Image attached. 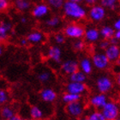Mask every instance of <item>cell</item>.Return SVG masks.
Wrapping results in <instances>:
<instances>
[{
  "label": "cell",
  "mask_w": 120,
  "mask_h": 120,
  "mask_svg": "<svg viewBox=\"0 0 120 120\" xmlns=\"http://www.w3.org/2000/svg\"><path fill=\"white\" fill-rule=\"evenodd\" d=\"M65 17L72 22H79L84 20L88 16V10L82 4H77L66 0L62 9Z\"/></svg>",
  "instance_id": "obj_1"
},
{
  "label": "cell",
  "mask_w": 120,
  "mask_h": 120,
  "mask_svg": "<svg viewBox=\"0 0 120 120\" xmlns=\"http://www.w3.org/2000/svg\"><path fill=\"white\" fill-rule=\"evenodd\" d=\"M85 29L86 28L82 24L76 22H72L70 23H68L64 28L63 33L64 34L66 38H69L71 40H78L84 37Z\"/></svg>",
  "instance_id": "obj_2"
},
{
  "label": "cell",
  "mask_w": 120,
  "mask_h": 120,
  "mask_svg": "<svg viewBox=\"0 0 120 120\" xmlns=\"http://www.w3.org/2000/svg\"><path fill=\"white\" fill-rule=\"evenodd\" d=\"M94 86L98 93H102L106 94L113 89L114 82L111 76L108 75H102L96 78Z\"/></svg>",
  "instance_id": "obj_3"
},
{
  "label": "cell",
  "mask_w": 120,
  "mask_h": 120,
  "mask_svg": "<svg viewBox=\"0 0 120 120\" xmlns=\"http://www.w3.org/2000/svg\"><path fill=\"white\" fill-rule=\"evenodd\" d=\"M106 10H107L105 9L100 4L92 5V6H90L89 10H88V17L93 22H101L106 17V14H107Z\"/></svg>",
  "instance_id": "obj_4"
},
{
  "label": "cell",
  "mask_w": 120,
  "mask_h": 120,
  "mask_svg": "<svg viewBox=\"0 0 120 120\" xmlns=\"http://www.w3.org/2000/svg\"><path fill=\"white\" fill-rule=\"evenodd\" d=\"M92 62L94 68L98 70H105L110 67V60L104 51H97L92 56Z\"/></svg>",
  "instance_id": "obj_5"
},
{
  "label": "cell",
  "mask_w": 120,
  "mask_h": 120,
  "mask_svg": "<svg viewBox=\"0 0 120 120\" xmlns=\"http://www.w3.org/2000/svg\"><path fill=\"white\" fill-rule=\"evenodd\" d=\"M65 111L70 118H75V119L80 118L85 112V105L82 101L78 100V101L66 105Z\"/></svg>",
  "instance_id": "obj_6"
},
{
  "label": "cell",
  "mask_w": 120,
  "mask_h": 120,
  "mask_svg": "<svg viewBox=\"0 0 120 120\" xmlns=\"http://www.w3.org/2000/svg\"><path fill=\"white\" fill-rule=\"evenodd\" d=\"M106 120H114L120 115V106L118 104L112 100H108V102L101 109Z\"/></svg>",
  "instance_id": "obj_7"
},
{
  "label": "cell",
  "mask_w": 120,
  "mask_h": 120,
  "mask_svg": "<svg viewBox=\"0 0 120 120\" xmlns=\"http://www.w3.org/2000/svg\"><path fill=\"white\" fill-rule=\"evenodd\" d=\"M107 102V95L105 94H102V93H96L92 96H90L89 100H88L90 106L96 110H101Z\"/></svg>",
  "instance_id": "obj_8"
},
{
  "label": "cell",
  "mask_w": 120,
  "mask_h": 120,
  "mask_svg": "<svg viewBox=\"0 0 120 120\" xmlns=\"http://www.w3.org/2000/svg\"><path fill=\"white\" fill-rule=\"evenodd\" d=\"M50 9L46 3H38L32 8L31 15L35 19H42L49 15Z\"/></svg>",
  "instance_id": "obj_9"
},
{
  "label": "cell",
  "mask_w": 120,
  "mask_h": 120,
  "mask_svg": "<svg viewBox=\"0 0 120 120\" xmlns=\"http://www.w3.org/2000/svg\"><path fill=\"white\" fill-rule=\"evenodd\" d=\"M60 70L64 75H70L75 71L79 70V62L72 58L66 59L61 64Z\"/></svg>",
  "instance_id": "obj_10"
},
{
  "label": "cell",
  "mask_w": 120,
  "mask_h": 120,
  "mask_svg": "<svg viewBox=\"0 0 120 120\" xmlns=\"http://www.w3.org/2000/svg\"><path fill=\"white\" fill-rule=\"evenodd\" d=\"M83 38L86 43H88V44H94L99 42L101 38L100 29H98L96 27H94V26H89L88 28H86Z\"/></svg>",
  "instance_id": "obj_11"
},
{
  "label": "cell",
  "mask_w": 120,
  "mask_h": 120,
  "mask_svg": "<svg viewBox=\"0 0 120 120\" xmlns=\"http://www.w3.org/2000/svg\"><path fill=\"white\" fill-rule=\"evenodd\" d=\"M88 87L84 82H69L65 86V90L68 93L82 95L87 92Z\"/></svg>",
  "instance_id": "obj_12"
},
{
  "label": "cell",
  "mask_w": 120,
  "mask_h": 120,
  "mask_svg": "<svg viewBox=\"0 0 120 120\" xmlns=\"http://www.w3.org/2000/svg\"><path fill=\"white\" fill-rule=\"evenodd\" d=\"M46 55L51 62H52L53 64H59L62 60L63 52L61 48L58 45H51L50 47L48 48Z\"/></svg>",
  "instance_id": "obj_13"
},
{
  "label": "cell",
  "mask_w": 120,
  "mask_h": 120,
  "mask_svg": "<svg viewBox=\"0 0 120 120\" xmlns=\"http://www.w3.org/2000/svg\"><path fill=\"white\" fill-rule=\"evenodd\" d=\"M40 97L42 101L47 104L55 102L57 98H58V94L55 90L52 88H44L40 92Z\"/></svg>",
  "instance_id": "obj_14"
},
{
  "label": "cell",
  "mask_w": 120,
  "mask_h": 120,
  "mask_svg": "<svg viewBox=\"0 0 120 120\" xmlns=\"http://www.w3.org/2000/svg\"><path fill=\"white\" fill-rule=\"evenodd\" d=\"M37 78L39 82L42 84H49L52 82L54 79L52 71L48 68H41L37 72Z\"/></svg>",
  "instance_id": "obj_15"
},
{
  "label": "cell",
  "mask_w": 120,
  "mask_h": 120,
  "mask_svg": "<svg viewBox=\"0 0 120 120\" xmlns=\"http://www.w3.org/2000/svg\"><path fill=\"white\" fill-rule=\"evenodd\" d=\"M104 52L111 63H116L120 58V46L118 44H111Z\"/></svg>",
  "instance_id": "obj_16"
},
{
  "label": "cell",
  "mask_w": 120,
  "mask_h": 120,
  "mask_svg": "<svg viewBox=\"0 0 120 120\" xmlns=\"http://www.w3.org/2000/svg\"><path fill=\"white\" fill-rule=\"evenodd\" d=\"M27 39L31 45H38L45 40V34L40 30H34L28 34Z\"/></svg>",
  "instance_id": "obj_17"
},
{
  "label": "cell",
  "mask_w": 120,
  "mask_h": 120,
  "mask_svg": "<svg viewBox=\"0 0 120 120\" xmlns=\"http://www.w3.org/2000/svg\"><path fill=\"white\" fill-rule=\"evenodd\" d=\"M79 70L85 73L87 75H90L94 70L92 58L88 57H82L79 61Z\"/></svg>",
  "instance_id": "obj_18"
},
{
  "label": "cell",
  "mask_w": 120,
  "mask_h": 120,
  "mask_svg": "<svg viewBox=\"0 0 120 120\" xmlns=\"http://www.w3.org/2000/svg\"><path fill=\"white\" fill-rule=\"evenodd\" d=\"M12 28L13 26L11 22L8 21H4L0 23V42H3L5 40H7L10 33L12 30Z\"/></svg>",
  "instance_id": "obj_19"
},
{
  "label": "cell",
  "mask_w": 120,
  "mask_h": 120,
  "mask_svg": "<svg viewBox=\"0 0 120 120\" xmlns=\"http://www.w3.org/2000/svg\"><path fill=\"white\" fill-rule=\"evenodd\" d=\"M100 37L103 40H110L114 36L115 29L112 26L110 25H104L100 28Z\"/></svg>",
  "instance_id": "obj_20"
},
{
  "label": "cell",
  "mask_w": 120,
  "mask_h": 120,
  "mask_svg": "<svg viewBox=\"0 0 120 120\" xmlns=\"http://www.w3.org/2000/svg\"><path fill=\"white\" fill-rule=\"evenodd\" d=\"M61 23H62V20H61L60 16L56 15L48 17L47 19L45 21V27L48 28H51V29L58 28V27L61 25Z\"/></svg>",
  "instance_id": "obj_21"
},
{
  "label": "cell",
  "mask_w": 120,
  "mask_h": 120,
  "mask_svg": "<svg viewBox=\"0 0 120 120\" xmlns=\"http://www.w3.org/2000/svg\"><path fill=\"white\" fill-rule=\"evenodd\" d=\"M0 115L3 119H11L15 115V109L10 105H4L0 110Z\"/></svg>",
  "instance_id": "obj_22"
},
{
  "label": "cell",
  "mask_w": 120,
  "mask_h": 120,
  "mask_svg": "<svg viewBox=\"0 0 120 120\" xmlns=\"http://www.w3.org/2000/svg\"><path fill=\"white\" fill-rule=\"evenodd\" d=\"M14 6L18 11L24 12L31 8V2L30 0H14Z\"/></svg>",
  "instance_id": "obj_23"
},
{
  "label": "cell",
  "mask_w": 120,
  "mask_h": 120,
  "mask_svg": "<svg viewBox=\"0 0 120 120\" xmlns=\"http://www.w3.org/2000/svg\"><path fill=\"white\" fill-rule=\"evenodd\" d=\"M29 116L32 119L40 120L44 118V112L40 106L32 105L29 109Z\"/></svg>",
  "instance_id": "obj_24"
},
{
  "label": "cell",
  "mask_w": 120,
  "mask_h": 120,
  "mask_svg": "<svg viewBox=\"0 0 120 120\" xmlns=\"http://www.w3.org/2000/svg\"><path fill=\"white\" fill-rule=\"evenodd\" d=\"M69 81L70 82H87V75L82 72V70H77L75 73L69 75Z\"/></svg>",
  "instance_id": "obj_25"
},
{
  "label": "cell",
  "mask_w": 120,
  "mask_h": 120,
  "mask_svg": "<svg viewBox=\"0 0 120 120\" xmlns=\"http://www.w3.org/2000/svg\"><path fill=\"white\" fill-rule=\"evenodd\" d=\"M81 98H82V95H80V94H71V93L66 92L65 94H63L62 101L64 103V104L68 105V104H70V103L81 100Z\"/></svg>",
  "instance_id": "obj_26"
},
{
  "label": "cell",
  "mask_w": 120,
  "mask_h": 120,
  "mask_svg": "<svg viewBox=\"0 0 120 120\" xmlns=\"http://www.w3.org/2000/svg\"><path fill=\"white\" fill-rule=\"evenodd\" d=\"M99 4L107 10H115L118 7V0H100Z\"/></svg>",
  "instance_id": "obj_27"
},
{
  "label": "cell",
  "mask_w": 120,
  "mask_h": 120,
  "mask_svg": "<svg viewBox=\"0 0 120 120\" xmlns=\"http://www.w3.org/2000/svg\"><path fill=\"white\" fill-rule=\"evenodd\" d=\"M45 3L47 4L48 6L51 9L58 10L63 9L64 4L65 3V0H45Z\"/></svg>",
  "instance_id": "obj_28"
},
{
  "label": "cell",
  "mask_w": 120,
  "mask_h": 120,
  "mask_svg": "<svg viewBox=\"0 0 120 120\" xmlns=\"http://www.w3.org/2000/svg\"><path fill=\"white\" fill-rule=\"evenodd\" d=\"M88 118L90 120H106L101 110H96V109L88 112Z\"/></svg>",
  "instance_id": "obj_29"
},
{
  "label": "cell",
  "mask_w": 120,
  "mask_h": 120,
  "mask_svg": "<svg viewBox=\"0 0 120 120\" xmlns=\"http://www.w3.org/2000/svg\"><path fill=\"white\" fill-rule=\"evenodd\" d=\"M86 46V41L82 40V39H78V40H74V42L72 44V48L75 52H82L85 49Z\"/></svg>",
  "instance_id": "obj_30"
},
{
  "label": "cell",
  "mask_w": 120,
  "mask_h": 120,
  "mask_svg": "<svg viewBox=\"0 0 120 120\" xmlns=\"http://www.w3.org/2000/svg\"><path fill=\"white\" fill-rule=\"evenodd\" d=\"M53 41L56 45H63L65 43L66 40V36L64 35V33H56L55 34L53 35Z\"/></svg>",
  "instance_id": "obj_31"
},
{
  "label": "cell",
  "mask_w": 120,
  "mask_h": 120,
  "mask_svg": "<svg viewBox=\"0 0 120 120\" xmlns=\"http://www.w3.org/2000/svg\"><path fill=\"white\" fill-rule=\"evenodd\" d=\"M10 100V94L8 91L0 88V105H4Z\"/></svg>",
  "instance_id": "obj_32"
},
{
  "label": "cell",
  "mask_w": 120,
  "mask_h": 120,
  "mask_svg": "<svg viewBox=\"0 0 120 120\" xmlns=\"http://www.w3.org/2000/svg\"><path fill=\"white\" fill-rule=\"evenodd\" d=\"M111 45V42L109 40H101L99 41V48L101 51H105L106 48Z\"/></svg>",
  "instance_id": "obj_33"
},
{
  "label": "cell",
  "mask_w": 120,
  "mask_h": 120,
  "mask_svg": "<svg viewBox=\"0 0 120 120\" xmlns=\"http://www.w3.org/2000/svg\"><path fill=\"white\" fill-rule=\"evenodd\" d=\"M10 7L9 0H0V12H4Z\"/></svg>",
  "instance_id": "obj_34"
},
{
  "label": "cell",
  "mask_w": 120,
  "mask_h": 120,
  "mask_svg": "<svg viewBox=\"0 0 120 120\" xmlns=\"http://www.w3.org/2000/svg\"><path fill=\"white\" fill-rule=\"evenodd\" d=\"M83 3L88 6H92V5L97 4L100 3V0H83Z\"/></svg>",
  "instance_id": "obj_35"
},
{
  "label": "cell",
  "mask_w": 120,
  "mask_h": 120,
  "mask_svg": "<svg viewBox=\"0 0 120 120\" xmlns=\"http://www.w3.org/2000/svg\"><path fill=\"white\" fill-rule=\"evenodd\" d=\"M112 27L115 30H120V17H118L114 21Z\"/></svg>",
  "instance_id": "obj_36"
},
{
  "label": "cell",
  "mask_w": 120,
  "mask_h": 120,
  "mask_svg": "<svg viewBox=\"0 0 120 120\" xmlns=\"http://www.w3.org/2000/svg\"><path fill=\"white\" fill-rule=\"evenodd\" d=\"M19 43H20V45H22V46H26L28 44H29L27 38H22L20 40V41H19Z\"/></svg>",
  "instance_id": "obj_37"
},
{
  "label": "cell",
  "mask_w": 120,
  "mask_h": 120,
  "mask_svg": "<svg viewBox=\"0 0 120 120\" xmlns=\"http://www.w3.org/2000/svg\"><path fill=\"white\" fill-rule=\"evenodd\" d=\"M10 120H26V119L23 118L22 116L15 114V115H14V117H13V118H11V119H10Z\"/></svg>",
  "instance_id": "obj_38"
},
{
  "label": "cell",
  "mask_w": 120,
  "mask_h": 120,
  "mask_svg": "<svg viewBox=\"0 0 120 120\" xmlns=\"http://www.w3.org/2000/svg\"><path fill=\"white\" fill-rule=\"evenodd\" d=\"M113 38H115L116 40L119 41L120 40V30H115V33H114V36H113Z\"/></svg>",
  "instance_id": "obj_39"
},
{
  "label": "cell",
  "mask_w": 120,
  "mask_h": 120,
  "mask_svg": "<svg viewBox=\"0 0 120 120\" xmlns=\"http://www.w3.org/2000/svg\"><path fill=\"white\" fill-rule=\"evenodd\" d=\"M115 82L116 84L120 88V72L118 73L117 75H116V77H115Z\"/></svg>",
  "instance_id": "obj_40"
},
{
  "label": "cell",
  "mask_w": 120,
  "mask_h": 120,
  "mask_svg": "<svg viewBox=\"0 0 120 120\" xmlns=\"http://www.w3.org/2000/svg\"><path fill=\"white\" fill-rule=\"evenodd\" d=\"M20 22L22 24H26V23L28 22V18L25 17V16H22L20 18Z\"/></svg>",
  "instance_id": "obj_41"
},
{
  "label": "cell",
  "mask_w": 120,
  "mask_h": 120,
  "mask_svg": "<svg viewBox=\"0 0 120 120\" xmlns=\"http://www.w3.org/2000/svg\"><path fill=\"white\" fill-rule=\"evenodd\" d=\"M69 1H71V2L74 3H77V4H82L83 0H69Z\"/></svg>",
  "instance_id": "obj_42"
},
{
  "label": "cell",
  "mask_w": 120,
  "mask_h": 120,
  "mask_svg": "<svg viewBox=\"0 0 120 120\" xmlns=\"http://www.w3.org/2000/svg\"><path fill=\"white\" fill-rule=\"evenodd\" d=\"M3 51H4V47H3V45H2V43L0 42V55L3 53Z\"/></svg>",
  "instance_id": "obj_43"
},
{
  "label": "cell",
  "mask_w": 120,
  "mask_h": 120,
  "mask_svg": "<svg viewBox=\"0 0 120 120\" xmlns=\"http://www.w3.org/2000/svg\"><path fill=\"white\" fill-rule=\"evenodd\" d=\"M116 66L120 67V58H118V59L116 61Z\"/></svg>",
  "instance_id": "obj_44"
},
{
  "label": "cell",
  "mask_w": 120,
  "mask_h": 120,
  "mask_svg": "<svg viewBox=\"0 0 120 120\" xmlns=\"http://www.w3.org/2000/svg\"><path fill=\"white\" fill-rule=\"evenodd\" d=\"M79 120H90V119L88 118V116H87V117H83V118H81Z\"/></svg>",
  "instance_id": "obj_45"
},
{
  "label": "cell",
  "mask_w": 120,
  "mask_h": 120,
  "mask_svg": "<svg viewBox=\"0 0 120 120\" xmlns=\"http://www.w3.org/2000/svg\"><path fill=\"white\" fill-rule=\"evenodd\" d=\"M114 120H120V117H118V118H117L116 119H114Z\"/></svg>",
  "instance_id": "obj_46"
},
{
  "label": "cell",
  "mask_w": 120,
  "mask_h": 120,
  "mask_svg": "<svg viewBox=\"0 0 120 120\" xmlns=\"http://www.w3.org/2000/svg\"><path fill=\"white\" fill-rule=\"evenodd\" d=\"M3 120H9V119H3Z\"/></svg>",
  "instance_id": "obj_47"
}]
</instances>
